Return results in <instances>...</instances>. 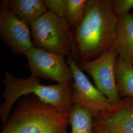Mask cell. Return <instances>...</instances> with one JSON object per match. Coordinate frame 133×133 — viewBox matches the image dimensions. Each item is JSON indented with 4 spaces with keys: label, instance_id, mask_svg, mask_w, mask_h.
Instances as JSON below:
<instances>
[{
    "label": "cell",
    "instance_id": "1",
    "mask_svg": "<svg viewBox=\"0 0 133 133\" xmlns=\"http://www.w3.org/2000/svg\"><path fill=\"white\" fill-rule=\"evenodd\" d=\"M118 19L111 1L88 0L83 19L74 34L77 64L114 47Z\"/></svg>",
    "mask_w": 133,
    "mask_h": 133
},
{
    "label": "cell",
    "instance_id": "2",
    "mask_svg": "<svg viewBox=\"0 0 133 133\" xmlns=\"http://www.w3.org/2000/svg\"><path fill=\"white\" fill-rule=\"evenodd\" d=\"M71 109L26 96L10 114L1 133H68Z\"/></svg>",
    "mask_w": 133,
    "mask_h": 133
},
{
    "label": "cell",
    "instance_id": "3",
    "mask_svg": "<svg viewBox=\"0 0 133 133\" xmlns=\"http://www.w3.org/2000/svg\"><path fill=\"white\" fill-rule=\"evenodd\" d=\"M4 103L0 107V118L3 126L11 111L15 102L24 96L32 94L43 102L63 109L73 107L72 86L57 84L43 85L38 77L31 76L23 79L14 76L10 71L5 73Z\"/></svg>",
    "mask_w": 133,
    "mask_h": 133
},
{
    "label": "cell",
    "instance_id": "4",
    "mask_svg": "<svg viewBox=\"0 0 133 133\" xmlns=\"http://www.w3.org/2000/svg\"><path fill=\"white\" fill-rule=\"evenodd\" d=\"M30 27L34 46L64 56H72L76 60L74 36L64 18L48 10Z\"/></svg>",
    "mask_w": 133,
    "mask_h": 133
},
{
    "label": "cell",
    "instance_id": "5",
    "mask_svg": "<svg viewBox=\"0 0 133 133\" xmlns=\"http://www.w3.org/2000/svg\"><path fill=\"white\" fill-rule=\"evenodd\" d=\"M32 76L72 85L74 75L64 56L33 46L25 53Z\"/></svg>",
    "mask_w": 133,
    "mask_h": 133
},
{
    "label": "cell",
    "instance_id": "6",
    "mask_svg": "<svg viewBox=\"0 0 133 133\" xmlns=\"http://www.w3.org/2000/svg\"><path fill=\"white\" fill-rule=\"evenodd\" d=\"M118 57L114 47L94 59L77 64L81 71L92 77L97 89L114 104L122 99L116 81L115 64Z\"/></svg>",
    "mask_w": 133,
    "mask_h": 133
},
{
    "label": "cell",
    "instance_id": "7",
    "mask_svg": "<svg viewBox=\"0 0 133 133\" xmlns=\"http://www.w3.org/2000/svg\"><path fill=\"white\" fill-rule=\"evenodd\" d=\"M67 62L74 75L72 85L73 107L89 109L93 116L111 108L114 104L92 84L78 68L72 56L68 57Z\"/></svg>",
    "mask_w": 133,
    "mask_h": 133
},
{
    "label": "cell",
    "instance_id": "8",
    "mask_svg": "<svg viewBox=\"0 0 133 133\" xmlns=\"http://www.w3.org/2000/svg\"><path fill=\"white\" fill-rule=\"evenodd\" d=\"M9 0L3 1L0 10V38L13 54H25L33 47L31 30L8 9Z\"/></svg>",
    "mask_w": 133,
    "mask_h": 133
},
{
    "label": "cell",
    "instance_id": "9",
    "mask_svg": "<svg viewBox=\"0 0 133 133\" xmlns=\"http://www.w3.org/2000/svg\"><path fill=\"white\" fill-rule=\"evenodd\" d=\"M94 133H133V98L117 104L93 116Z\"/></svg>",
    "mask_w": 133,
    "mask_h": 133
},
{
    "label": "cell",
    "instance_id": "10",
    "mask_svg": "<svg viewBox=\"0 0 133 133\" xmlns=\"http://www.w3.org/2000/svg\"><path fill=\"white\" fill-rule=\"evenodd\" d=\"M114 47L118 56L133 66V14L119 17Z\"/></svg>",
    "mask_w": 133,
    "mask_h": 133
},
{
    "label": "cell",
    "instance_id": "11",
    "mask_svg": "<svg viewBox=\"0 0 133 133\" xmlns=\"http://www.w3.org/2000/svg\"><path fill=\"white\" fill-rule=\"evenodd\" d=\"M8 9L30 26L48 11L43 0H9Z\"/></svg>",
    "mask_w": 133,
    "mask_h": 133
},
{
    "label": "cell",
    "instance_id": "12",
    "mask_svg": "<svg viewBox=\"0 0 133 133\" xmlns=\"http://www.w3.org/2000/svg\"><path fill=\"white\" fill-rule=\"evenodd\" d=\"M117 90L121 98H133V66L119 56L115 64Z\"/></svg>",
    "mask_w": 133,
    "mask_h": 133
},
{
    "label": "cell",
    "instance_id": "13",
    "mask_svg": "<svg viewBox=\"0 0 133 133\" xmlns=\"http://www.w3.org/2000/svg\"><path fill=\"white\" fill-rule=\"evenodd\" d=\"M71 133H94L93 115L90 110L73 107L70 114Z\"/></svg>",
    "mask_w": 133,
    "mask_h": 133
},
{
    "label": "cell",
    "instance_id": "14",
    "mask_svg": "<svg viewBox=\"0 0 133 133\" xmlns=\"http://www.w3.org/2000/svg\"><path fill=\"white\" fill-rule=\"evenodd\" d=\"M88 0H65L64 18L70 28L76 30L82 21Z\"/></svg>",
    "mask_w": 133,
    "mask_h": 133
},
{
    "label": "cell",
    "instance_id": "15",
    "mask_svg": "<svg viewBox=\"0 0 133 133\" xmlns=\"http://www.w3.org/2000/svg\"><path fill=\"white\" fill-rule=\"evenodd\" d=\"M111 2L118 17L128 14L133 10V0H111Z\"/></svg>",
    "mask_w": 133,
    "mask_h": 133
},
{
    "label": "cell",
    "instance_id": "16",
    "mask_svg": "<svg viewBox=\"0 0 133 133\" xmlns=\"http://www.w3.org/2000/svg\"><path fill=\"white\" fill-rule=\"evenodd\" d=\"M48 10L64 18L65 0H43Z\"/></svg>",
    "mask_w": 133,
    "mask_h": 133
}]
</instances>
